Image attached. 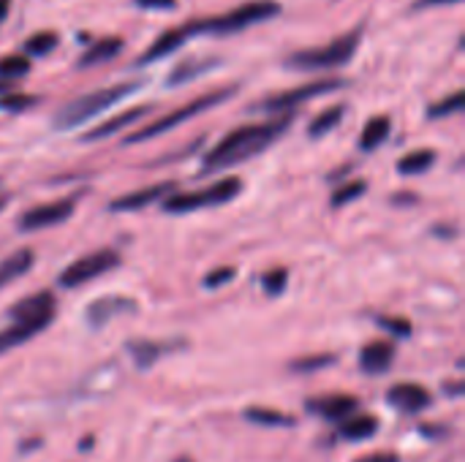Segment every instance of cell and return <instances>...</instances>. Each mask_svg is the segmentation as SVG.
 I'll return each mask as SVG.
<instances>
[{
  "label": "cell",
  "instance_id": "cell-42",
  "mask_svg": "<svg viewBox=\"0 0 465 462\" xmlns=\"http://www.w3.org/2000/svg\"><path fill=\"white\" fill-rule=\"evenodd\" d=\"M8 11H11V0H0V22L8 16Z\"/></svg>",
  "mask_w": 465,
  "mask_h": 462
},
{
  "label": "cell",
  "instance_id": "cell-31",
  "mask_svg": "<svg viewBox=\"0 0 465 462\" xmlns=\"http://www.w3.org/2000/svg\"><path fill=\"white\" fill-rule=\"evenodd\" d=\"M365 191H368V182H365L362 177H354L351 182L341 185V188H338V191L332 193L330 204H332V207H346V204L357 202L360 196H365Z\"/></svg>",
  "mask_w": 465,
  "mask_h": 462
},
{
  "label": "cell",
  "instance_id": "cell-22",
  "mask_svg": "<svg viewBox=\"0 0 465 462\" xmlns=\"http://www.w3.org/2000/svg\"><path fill=\"white\" fill-rule=\"evenodd\" d=\"M390 133H392V120H390L387 114L371 117V120L365 123L362 133H360V150H362V152L379 150V147L390 139Z\"/></svg>",
  "mask_w": 465,
  "mask_h": 462
},
{
  "label": "cell",
  "instance_id": "cell-9",
  "mask_svg": "<svg viewBox=\"0 0 465 462\" xmlns=\"http://www.w3.org/2000/svg\"><path fill=\"white\" fill-rule=\"evenodd\" d=\"M76 204H79V196H63V199L30 207V210H25L19 215L16 226H19V231H41V229L60 226V223H65L74 215Z\"/></svg>",
  "mask_w": 465,
  "mask_h": 462
},
{
  "label": "cell",
  "instance_id": "cell-28",
  "mask_svg": "<svg viewBox=\"0 0 465 462\" xmlns=\"http://www.w3.org/2000/svg\"><path fill=\"white\" fill-rule=\"evenodd\" d=\"M57 33H52V30H41V33H33L30 38H25V44H22V49H25V54L27 57H44V54H49L54 46H57Z\"/></svg>",
  "mask_w": 465,
  "mask_h": 462
},
{
  "label": "cell",
  "instance_id": "cell-25",
  "mask_svg": "<svg viewBox=\"0 0 465 462\" xmlns=\"http://www.w3.org/2000/svg\"><path fill=\"white\" fill-rule=\"evenodd\" d=\"M433 163H436V150H430V147L411 150L398 161V172L406 177H417V174H425L428 169H433Z\"/></svg>",
  "mask_w": 465,
  "mask_h": 462
},
{
  "label": "cell",
  "instance_id": "cell-13",
  "mask_svg": "<svg viewBox=\"0 0 465 462\" xmlns=\"http://www.w3.org/2000/svg\"><path fill=\"white\" fill-rule=\"evenodd\" d=\"M125 313H136V302L131 297H101V300H95V302L87 305L84 319H87V324L93 329H101L112 319L125 316Z\"/></svg>",
  "mask_w": 465,
  "mask_h": 462
},
{
  "label": "cell",
  "instance_id": "cell-5",
  "mask_svg": "<svg viewBox=\"0 0 465 462\" xmlns=\"http://www.w3.org/2000/svg\"><path fill=\"white\" fill-rule=\"evenodd\" d=\"M234 93H237V87H234V84H229V87H215V90H210V93H204V95H199V98L188 101L185 106H177V109L166 112L163 117H158V120H153L150 125L139 128L136 133L125 136V144L150 142V139H155V136H161V133H166V131L177 128L180 123H188V120L199 117L202 112H210V109H215L218 103L229 101Z\"/></svg>",
  "mask_w": 465,
  "mask_h": 462
},
{
  "label": "cell",
  "instance_id": "cell-37",
  "mask_svg": "<svg viewBox=\"0 0 465 462\" xmlns=\"http://www.w3.org/2000/svg\"><path fill=\"white\" fill-rule=\"evenodd\" d=\"M134 3L147 11H174L177 8V0H134Z\"/></svg>",
  "mask_w": 465,
  "mask_h": 462
},
{
  "label": "cell",
  "instance_id": "cell-14",
  "mask_svg": "<svg viewBox=\"0 0 465 462\" xmlns=\"http://www.w3.org/2000/svg\"><path fill=\"white\" fill-rule=\"evenodd\" d=\"M185 343L183 340H131L125 351L131 354L136 368H153L161 357L180 351Z\"/></svg>",
  "mask_w": 465,
  "mask_h": 462
},
{
  "label": "cell",
  "instance_id": "cell-34",
  "mask_svg": "<svg viewBox=\"0 0 465 462\" xmlns=\"http://www.w3.org/2000/svg\"><path fill=\"white\" fill-rule=\"evenodd\" d=\"M30 74V57L27 54H8V57H0V79H19Z\"/></svg>",
  "mask_w": 465,
  "mask_h": 462
},
{
  "label": "cell",
  "instance_id": "cell-15",
  "mask_svg": "<svg viewBox=\"0 0 465 462\" xmlns=\"http://www.w3.org/2000/svg\"><path fill=\"white\" fill-rule=\"evenodd\" d=\"M150 112H153V106H150V103H147V106H131V109H123V112H117V114H112L106 123L95 125L90 133H84V136H82V142H95V139L114 136V133H120V131L131 128L134 123H139L142 117H147Z\"/></svg>",
  "mask_w": 465,
  "mask_h": 462
},
{
  "label": "cell",
  "instance_id": "cell-32",
  "mask_svg": "<svg viewBox=\"0 0 465 462\" xmlns=\"http://www.w3.org/2000/svg\"><path fill=\"white\" fill-rule=\"evenodd\" d=\"M289 286V270L286 267H272L270 272L262 275V289L267 297H281Z\"/></svg>",
  "mask_w": 465,
  "mask_h": 462
},
{
  "label": "cell",
  "instance_id": "cell-4",
  "mask_svg": "<svg viewBox=\"0 0 465 462\" xmlns=\"http://www.w3.org/2000/svg\"><path fill=\"white\" fill-rule=\"evenodd\" d=\"M362 41V27H354L343 35H338L335 41L316 46V49H300L292 52L286 57V65L294 71H330V68H341L346 63H351V57L357 54Z\"/></svg>",
  "mask_w": 465,
  "mask_h": 462
},
{
  "label": "cell",
  "instance_id": "cell-33",
  "mask_svg": "<svg viewBox=\"0 0 465 462\" xmlns=\"http://www.w3.org/2000/svg\"><path fill=\"white\" fill-rule=\"evenodd\" d=\"M338 362L335 354H313V357H302V359H294L289 365V370L294 373H316V370H324V368H332Z\"/></svg>",
  "mask_w": 465,
  "mask_h": 462
},
{
  "label": "cell",
  "instance_id": "cell-35",
  "mask_svg": "<svg viewBox=\"0 0 465 462\" xmlns=\"http://www.w3.org/2000/svg\"><path fill=\"white\" fill-rule=\"evenodd\" d=\"M376 324L387 332H392L395 338H409L411 335V321L409 319H401V316H379Z\"/></svg>",
  "mask_w": 465,
  "mask_h": 462
},
{
  "label": "cell",
  "instance_id": "cell-2",
  "mask_svg": "<svg viewBox=\"0 0 465 462\" xmlns=\"http://www.w3.org/2000/svg\"><path fill=\"white\" fill-rule=\"evenodd\" d=\"M281 14V3L275 0H251V3H242L226 14H215V16H207V19H191L183 25V30L191 35H232V33H240V30H248L251 25H259L264 19H272Z\"/></svg>",
  "mask_w": 465,
  "mask_h": 462
},
{
  "label": "cell",
  "instance_id": "cell-40",
  "mask_svg": "<svg viewBox=\"0 0 465 462\" xmlns=\"http://www.w3.org/2000/svg\"><path fill=\"white\" fill-rule=\"evenodd\" d=\"M460 0H417L414 8H439V5H455Z\"/></svg>",
  "mask_w": 465,
  "mask_h": 462
},
{
  "label": "cell",
  "instance_id": "cell-12",
  "mask_svg": "<svg viewBox=\"0 0 465 462\" xmlns=\"http://www.w3.org/2000/svg\"><path fill=\"white\" fill-rule=\"evenodd\" d=\"M172 191H177V182H172V180L169 182H155V185H147L142 191H134V193H125V196L114 199L109 204V210L112 212H136V210H144V207L166 199Z\"/></svg>",
  "mask_w": 465,
  "mask_h": 462
},
{
  "label": "cell",
  "instance_id": "cell-21",
  "mask_svg": "<svg viewBox=\"0 0 465 462\" xmlns=\"http://www.w3.org/2000/svg\"><path fill=\"white\" fill-rule=\"evenodd\" d=\"M123 52V38H98L95 44H90L84 49V54L79 57V68H93V65H101V63H109L114 60L117 54Z\"/></svg>",
  "mask_w": 465,
  "mask_h": 462
},
{
  "label": "cell",
  "instance_id": "cell-27",
  "mask_svg": "<svg viewBox=\"0 0 465 462\" xmlns=\"http://www.w3.org/2000/svg\"><path fill=\"white\" fill-rule=\"evenodd\" d=\"M213 65H218V60L215 57H196V60H185V63H180L174 71H172V76H169V84H180V82H191V79H196V76H202V74H207Z\"/></svg>",
  "mask_w": 465,
  "mask_h": 462
},
{
  "label": "cell",
  "instance_id": "cell-24",
  "mask_svg": "<svg viewBox=\"0 0 465 462\" xmlns=\"http://www.w3.org/2000/svg\"><path fill=\"white\" fill-rule=\"evenodd\" d=\"M343 117H346V103H335V106L319 112V114L311 120V125H308V136H311V139L327 136L330 131H335V128L343 123Z\"/></svg>",
  "mask_w": 465,
  "mask_h": 462
},
{
  "label": "cell",
  "instance_id": "cell-8",
  "mask_svg": "<svg viewBox=\"0 0 465 462\" xmlns=\"http://www.w3.org/2000/svg\"><path fill=\"white\" fill-rule=\"evenodd\" d=\"M117 267H120V253L112 251V248H101V251H93V253L76 259L74 264H68L60 272L57 283L63 289H79V286H84V283H90V280L112 272V270H117Z\"/></svg>",
  "mask_w": 465,
  "mask_h": 462
},
{
  "label": "cell",
  "instance_id": "cell-6",
  "mask_svg": "<svg viewBox=\"0 0 465 462\" xmlns=\"http://www.w3.org/2000/svg\"><path fill=\"white\" fill-rule=\"evenodd\" d=\"M242 191V180L240 177H221L207 188L199 191H185L177 193L172 191L166 199H161V207L172 215H183V212H196V210H210V207H221L229 204L232 199H237Z\"/></svg>",
  "mask_w": 465,
  "mask_h": 462
},
{
  "label": "cell",
  "instance_id": "cell-3",
  "mask_svg": "<svg viewBox=\"0 0 465 462\" xmlns=\"http://www.w3.org/2000/svg\"><path fill=\"white\" fill-rule=\"evenodd\" d=\"M142 82H120V84H112V87H101V90H93L87 95H79L74 98L71 103H65L57 117H54V128L57 131H71L87 120H93L95 114L106 112L109 106L120 103L123 98H128L134 90H139Z\"/></svg>",
  "mask_w": 465,
  "mask_h": 462
},
{
  "label": "cell",
  "instance_id": "cell-41",
  "mask_svg": "<svg viewBox=\"0 0 465 462\" xmlns=\"http://www.w3.org/2000/svg\"><path fill=\"white\" fill-rule=\"evenodd\" d=\"M444 392H447L450 398H460V395H463V384H460V381H450V384H444Z\"/></svg>",
  "mask_w": 465,
  "mask_h": 462
},
{
  "label": "cell",
  "instance_id": "cell-1",
  "mask_svg": "<svg viewBox=\"0 0 465 462\" xmlns=\"http://www.w3.org/2000/svg\"><path fill=\"white\" fill-rule=\"evenodd\" d=\"M294 123V112L286 114H272L264 123H251L242 128H234L232 133H226L202 161V172H221V169H232L237 163H245L251 158H256L262 150H267L270 144H275Z\"/></svg>",
  "mask_w": 465,
  "mask_h": 462
},
{
  "label": "cell",
  "instance_id": "cell-45",
  "mask_svg": "<svg viewBox=\"0 0 465 462\" xmlns=\"http://www.w3.org/2000/svg\"><path fill=\"white\" fill-rule=\"evenodd\" d=\"M3 204H5V196L0 193V210H3Z\"/></svg>",
  "mask_w": 465,
  "mask_h": 462
},
{
  "label": "cell",
  "instance_id": "cell-43",
  "mask_svg": "<svg viewBox=\"0 0 465 462\" xmlns=\"http://www.w3.org/2000/svg\"><path fill=\"white\" fill-rule=\"evenodd\" d=\"M8 90H11V82H8V79H0V95L8 93Z\"/></svg>",
  "mask_w": 465,
  "mask_h": 462
},
{
  "label": "cell",
  "instance_id": "cell-17",
  "mask_svg": "<svg viewBox=\"0 0 465 462\" xmlns=\"http://www.w3.org/2000/svg\"><path fill=\"white\" fill-rule=\"evenodd\" d=\"M395 362V343L390 340H373L360 351V368L368 376H379L387 373Z\"/></svg>",
  "mask_w": 465,
  "mask_h": 462
},
{
  "label": "cell",
  "instance_id": "cell-23",
  "mask_svg": "<svg viewBox=\"0 0 465 462\" xmlns=\"http://www.w3.org/2000/svg\"><path fill=\"white\" fill-rule=\"evenodd\" d=\"M33 261H35V253H33L30 248H19L16 253H11L8 259H3V261H0V291H3L8 283L19 280V278L33 267Z\"/></svg>",
  "mask_w": 465,
  "mask_h": 462
},
{
  "label": "cell",
  "instance_id": "cell-39",
  "mask_svg": "<svg viewBox=\"0 0 465 462\" xmlns=\"http://www.w3.org/2000/svg\"><path fill=\"white\" fill-rule=\"evenodd\" d=\"M420 433H422V436H430V438L450 436V430H441V425H420Z\"/></svg>",
  "mask_w": 465,
  "mask_h": 462
},
{
  "label": "cell",
  "instance_id": "cell-19",
  "mask_svg": "<svg viewBox=\"0 0 465 462\" xmlns=\"http://www.w3.org/2000/svg\"><path fill=\"white\" fill-rule=\"evenodd\" d=\"M188 41V33L183 30V27H172V30H166V33H161L150 46H147V52L136 60V65H147V63H155V60H161V57H166V54H172V52H177L183 44Z\"/></svg>",
  "mask_w": 465,
  "mask_h": 462
},
{
  "label": "cell",
  "instance_id": "cell-36",
  "mask_svg": "<svg viewBox=\"0 0 465 462\" xmlns=\"http://www.w3.org/2000/svg\"><path fill=\"white\" fill-rule=\"evenodd\" d=\"M234 275H237L234 267H218V270H213L210 275H204V289H221V286H226L229 280H234Z\"/></svg>",
  "mask_w": 465,
  "mask_h": 462
},
{
  "label": "cell",
  "instance_id": "cell-18",
  "mask_svg": "<svg viewBox=\"0 0 465 462\" xmlns=\"http://www.w3.org/2000/svg\"><path fill=\"white\" fill-rule=\"evenodd\" d=\"M54 294L52 291H38V294H33V297H25V300H19L11 310H8V316L14 319V321H22V319H54Z\"/></svg>",
  "mask_w": 465,
  "mask_h": 462
},
{
  "label": "cell",
  "instance_id": "cell-10",
  "mask_svg": "<svg viewBox=\"0 0 465 462\" xmlns=\"http://www.w3.org/2000/svg\"><path fill=\"white\" fill-rule=\"evenodd\" d=\"M387 403H390L392 408L403 411V414H422L425 408H430L433 395H430L425 387H420V384H414V381H406V384H395V387L387 392Z\"/></svg>",
  "mask_w": 465,
  "mask_h": 462
},
{
  "label": "cell",
  "instance_id": "cell-16",
  "mask_svg": "<svg viewBox=\"0 0 465 462\" xmlns=\"http://www.w3.org/2000/svg\"><path fill=\"white\" fill-rule=\"evenodd\" d=\"M54 319H22V321H14L11 327L0 329V354L27 343L30 338H35L38 332H44Z\"/></svg>",
  "mask_w": 465,
  "mask_h": 462
},
{
  "label": "cell",
  "instance_id": "cell-44",
  "mask_svg": "<svg viewBox=\"0 0 465 462\" xmlns=\"http://www.w3.org/2000/svg\"><path fill=\"white\" fill-rule=\"evenodd\" d=\"M174 462H193V460H191V457H177Z\"/></svg>",
  "mask_w": 465,
  "mask_h": 462
},
{
  "label": "cell",
  "instance_id": "cell-38",
  "mask_svg": "<svg viewBox=\"0 0 465 462\" xmlns=\"http://www.w3.org/2000/svg\"><path fill=\"white\" fill-rule=\"evenodd\" d=\"M354 462H401V455H395V452H373V455L357 457Z\"/></svg>",
  "mask_w": 465,
  "mask_h": 462
},
{
  "label": "cell",
  "instance_id": "cell-11",
  "mask_svg": "<svg viewBox=\"0 0 465 462\" xmlns=\"http://www.w3.org/2000/svg\"><path fill=\"white\" fill-rule=\"evenodd\" d=\"M305 408H308L311 414L327 419V422H341V419L351 417V414L360 408V400H357L354 395H341V392H335V395L311 398V400L305 403Z\"/></svg>",
  "mask_w": 465,
  "mask_h": 462
},
{
  "label": "cell",
  "instance_id": "cell-26",
  "mask_svg": "<svg viewBox=\"0 0 465 462\" xmlns=\"http://www.w3.org/2000/svg\"><path fill=\"white\" fill-rule=\"evenodd\" d=\"M245 419L253 422V425H262V428H294V417L283 414V411H272V408H264V406H253L245 411Z\"/></svg>",
  "mask_w": 465,
  "mask_h": 462
},
{
  "label": "cell",
  "instance_id": "cell-30",
  "mask_svg": "<svg viewBox=\"0 0 465 462\" xmlns=\"http://www.w3.org/2000/svg\"><path fill=\"white\" fill-rule=\"evenodd\" d=\"M38 103V95H27V93H16V90H8L0 95V112H8V114H22L27 109H33Z\"/></svg>",
  "mask_w": 465,
  "mask_h": 462
},
{
  "label": "cell",
  "instance_id": "cell-20",
  "mask_svg": "<svg viewBox=\"0 0 465 462\" xmlns=\"http://www.w3.org/2000/svg\"><path fill=\"white\" fill-rule=\"evenodd\" d=\"M379 428H381V422L373 414H357L351 419H341L338 436L346 441H368L379 433Z\"/></svg>",
  "mask_w": 465,
  "mask_h": 462
},
{
  "label": "cell",
  "instance_id": "cell-7",
  "mask_svg": "<svg viewBox=\"0 0 465 462\" xmlns=\"http://www.w3.org/2000/svg\"><path fill=\"white\" fill-rule=\"evenodd\" d=\"M349 82L341 79V76H327V79H313L308 84H300V87H292V90H281L264 101L256 103V112H267V114H286V112H294V106L305 103V101H313V98H322L327 93H335L341 87H346Z\"/></svg>",
  "mask_w": 465,
  "mask_h": 462
},
{
  "label": "cell",
  "instance_id": "cell-29",
  "mask_svg": "<svg viewBox=\"0 0 465 462\" xmlns=\"http://www.w3.org/2000/svg\"><path fill=\"white\" fill-rule=\"evenodd\" d=\"M463 101H465L463 90H455V93H450L447 98H441V101L430 103V109H428V117H430V120L452 117V114L463 112Z\"/></svg>",
  "mask_w": 465,
  "mask_h": 462
}]
</instances>
